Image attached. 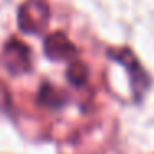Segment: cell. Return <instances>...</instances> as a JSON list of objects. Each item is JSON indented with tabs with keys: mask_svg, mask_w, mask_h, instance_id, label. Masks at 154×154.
<instances>
[{
	"mask_svg": "<svg viewBox=\"0 0 154 154\" xmlns=\"http://www.w3.org/2000/svg\"><path fill=\"white\" fill-rule=\"evenodd\" d=\"M50 8L45 0H27L18 10V27L22 32L38 35L47 28Z\"/></svg>",
	"mask_w": 154,
	"mask_h": 154,
	"instance_id": "obj_1",
	"label": "cell"
},
{
	"mask_svg": "<svg viewBox=\"0 0 154 154\" xmlns=\"http://www.w3.org/2000/svg\"><path fill=\"white\" fill-rule=\"evenodd\" d=\"M4 65L12 75H23L30 71L32 68V58H30V50L28 47L20 40L12 38L4 48L2 55Z\"/></svg>",
	"mask_w": 154,
	"mask_h": 154,
	"instance_id": "obj_2",
	"label": "cell"
},
{
	"mask_svg": "<svg viewBox=\"0 0 154 154\" xmlns=\"http://www.w3.org/2000/svg\"><path fill=\"white\" fill-rule=\"evenodd\" d=\"M43 51L50 60H68L76 53V48L75 45L68 40V37L63 32H55L50 33L43 42Z\"/></svg>",
	"mask_w": 154,
	"mask_h": 154,
	"instance_id": "obj_3",
	"label": "cell"
},
{
	"mask_svg": "<svg viewBox=\"0 0 154 154\" xmlns=\"http://www.w3.org/2000/svg\"><path fill=\"white\" fill-rule=\"evenodd\" d=\"M109 55L128 68V71L131 73V80H133V90L136 93V96L139 98L147 86V78H146V73L141 70L136 58L133 57V53H129L128 50H123V51H116V53H109Z\"/></svg>",
	"mask_w": 154,
	"mask_h": 154,
	"instance_id": "obj_4",
	"label": "cell"
},
{
	"mask_svg": "<svg viewBox=\"0 0 154 154\" xmlns=\"http://www.w3.org/2000/svg\"><path fill=\"white\" fill-rule=\"evenodd\" d=\"M40 103L50 108H60L65 103V96L58 90H55L51 85H43L40 90V96H38Z\"/></svg>",
	"mask_w": 154,
	"mask_h": 154,
	"instance_id": "obj_5",
	"label": "cell"
},
{
	"mask_svg": "<svg viewBox=\"0 0 154 154\" xmlns=\"http://www.w3.org/2000/svg\"><path fill=\"white\" fill-rule=\"evenodd\" d=\"M66 78L71 85L75 86H81L86 83L88 80V68L81 61H73L66 70Z\"/></svg>",
	"mask_w": 154,
	"mask_h": 154,
	"instance_id": "obj_6",
	"label": "cell"
}]
</instances>
